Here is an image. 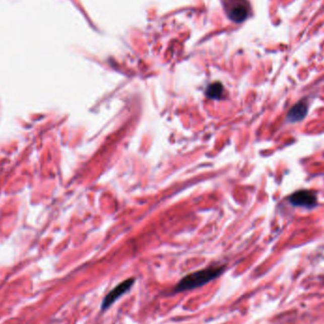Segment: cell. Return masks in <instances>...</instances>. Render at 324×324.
<instances>
[{
    "label": "cell",
    "instance_id": "6da1fadb",
    "mask_svg": "<svg viewBox=\"0 0 324 324\" xmlns=\"http://www.w3.org/2000/svg\"><path fill=\"white\" fill-rule=\"evenodd\" d=\"M224 267H214L192 272L189 275L182 278L175 286V292H183L196 289L207 285L214 279H217L224 273Z\"/></svg>",
    "mask_w": 324,
    "mask_h": 324
},
{
    "label": "cell",
    "instance_id": "7a4b0ae2",
    "mask_svg": "<svg viewBox=\"0 0 324 324\" xmlns=\"http://www.w3.org/2000/svg\"><path fill=\"white\" fill-rule=\"evenodd\" d=\"M223 4L229 19L235 23L245 21L249 16L250 5L247 0H223Z\"/></svg>",
    "mask_w": 324,
    "mask_h": 324
},
{
    "label": "cell",
    "instance_id": "3957f363",
    "mask_svg": "<svg viewBox=\"0 0 324 324\" xmlns=\"http://www.w3.org/2000/svg\"><path fill=\"white\" fill-rule=\"evenodd\" d=\"M134 284V278H129L125 281L121 282L119 285H116L110 292L107 293V295L104 297L103 302H102V306H101L102 310L105 311L108 307H110L116 300H119L120 297H122L124 294L130 291V289L132 288Z\"/></svg>",
    "mask_w": 324,
    "mask_h": 324
},
{
    "label": "cell",
    "instance_id": "277c9868",
    "mask_svg": "<svg viewBox=\"0 0 324 324\" xmlns=\"http://www.w3.org/2000/svg\"><path fill=\"white\" fill-rule=\"evenodd\" d=\"M289 202L294 206L311 208L316 204V197L310 190H299L289 198Z\"/></svg>",
    "mask_w": 324,
    "mask_h": 324
},
{
    "label": "cell",
    "instance_id": "5b68a950",
    "mask_svg": "<svg viewBox=\"0 0 324 324\" xmlns=\"http://www.w3.org/2000/svg\"><path fill=\"white\" fill-rule=\"evenodd\" d=\"M308 111V106L307 104L303 102H300L297 103L296 105H294L290 111L288 112L287 115V119L291 122H295V121H300L301 119H303Z\"/></svg>",
    "mask_w": 324,
    "mask_h": 324
},
{
    "label": "cell",
    "instance_id": "8992f818",
    "mask_svg": "<svg viewBox=\"0 0 324 324\" xmlns=\"http://www.w3.org/2000/svg\"><path fill=\"white\" fill-rule=\"evenodd\" d=\"M222 94H223V86L219 82L210 85L206 91V95L211 99H219Z\"/></svg>",
    "mask_w": 324,
    "mask_h": 324
}]
</instances>
